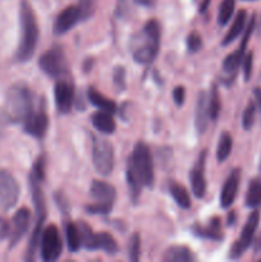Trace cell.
<instances>
[{
    "mask_svg": "<svg viewBox=\"0 0 261 262\" xmlns=\"http://www.w3.org/2000/svg\"><path fill=\"white\" fill-rule=\"evenodd\" d=\"M19 42H18L15 59L19 63L31 60L36 51L38 41V25L36 14L27 0H22L19 7Z\"/></svg>",
    "mask_w": 261,
    "mask_h": 262,
    "instance_id": "obj_1",
    "label": "cell"
},
{
    "mask_svg": "<svg viewBox=\"0 0 261 262\" xmlns=\"http://www.w3.org/2000/svg\"><path fill=\"white\" fill-rule=\"evenodd\" d=\"M35 104L32 90L25 83H15L5 94L4 113L10 122L22 123L36 109Z\"/></svg>",
    "mask_w": 261,
    "mask_h": 262,
    "instance_id": "obj_2",
    "label": "cell"
},
{
    "mask_svg": "<svg viewBox=\"0 0 261 262\" xmlns=\"http://www.w3.org/2000/svg\"><path fill=\"white\" fill-rule=\"evenodd\" d=\"M161 30L156 19H151L143 26L140 38L133 45L132 55L136 63L147 66L155 60L160 48Z\"/></svg>",
    "mask_w": 261,
    "mask_h": 262,
    "instance_id": "obj_3",
    "label": "cell"
},
{
    "mask_svg": "<svg viewBox=\"0 0 261 262\" xmlns=\"http://www.w3.org/2000/svg\"><path fill=\"white\" fill-rule=\"evenodd\" d=\"M127 168L136 174L143 187L154 186V163L150 147L142 141H138L132 151Z\"/></svg>",
    "mask_w": 261,
    "mask_h": 262,
    "instance_id": "obj_4",
    "label": "cell"
},
{
    "mask_svg": "<svg viewBox=\"0 0 261 262\" xmlns=\"http://www.w3.org/2000/svg\"><path fill=\"white\" fill-rule=\"evenodd\" d=\"M90 193H91L95 204L87 205L84 207L89 214L105 215L112 211L113 205L117 199V191L112 184L104 181H94L91 184Z\"/></svg>",
    "mask_w": 261,
    "mask_h": 262,
    "instance_id": "obj_5",
    "label": "cell"
},
{
    "mask_svg": "<svg viewBox=\"0 0 261 262\" xmlns=\"http://www.w3.org/2000/svg\"><path fill=\"white\" fill-rule=\"evenodd\" d=\"M38 67L51 78L60 79L69 73L68 61L60 46H54L46 50L38 59Z\"/></svg>",
    "mask_w": 261,
    "mask_h": 262,
    "instance_id": "obj_6",
    "label": "cell"
},
{
    "mask_svg": "<svg viewBox=\"0 0 261 262\" xmlns=\"http://www.w3.org/2000/svg\"><path fill=\"white\" fill-rule=\"evenodd\" d=\"M92 161L97 173L107 177L113 173L115 164L114 147L104 138L94 137L92 140Z\"/></svg>",
    "mask_w": 261,
    "mask_h": 262,
    "instance_id": "obj_7",
    "label": "cell"
},
{
    "mask_svg": "<svg viewBox=\"0 0 261 262\" xmlns=\"http://www.w3.org/2000/svg\"><path fill=\"white\" fill-rule=\"evenodd\" d=\"M41 257L46 262H54L59 260L63 251V242L56 225L50 224L42 230L40 241Z\"/></svg>",
    "mask_w": 261,
    "mask_h": 262,
    "instance_id": "obj_8",
    "label": "cell"
},
{
    "mask_svg": "<svg viewBox=\"0 0 261 262\" xmlns=\"http://www.w3.org/2000/svg\"><path fill=\"white\" fill-rule=\"evenodd\" d=\"M258 222H260V214H258V211L251 212L245 227H243L242 232H241L240 238L235 241V243L230 248V258H234V260L235 258H240L246 252V250L252 245L253 237H255V233L258 227Z\"/></svg>",
    "mask_w": 261,
    "mask_h": 262,
    "instance_id": "obj_9",
    "label": "cell"
},
{
    "mask_svg": "<svg viewBox=\"0 0 261 262\" xmlns=\"http://www.w3.org/2000/svg\"><path fill=\"white\" fill-rule=\"evenodd\" d=\"M20 189L17 179L8 170H0V207L4 211L13 209L19 199Z\"/></svg>",
    "mask_w": 261,
    "mask_h": 262,
    "instance_id": "obj_10",
    "label": "cell"
},
{
    "mask_svg": "<svg viewBox=\"0 0 261 262\" xmlns=\"http://www.w3.org/2000/svg\"><path fill=\"white\" fill-rule=\"evenodd\" d=\"M253 27H255V17L251 18L250 23H248L247 27L245 28V36H243L240 48H238L234 53L229 54V55L224 59V61H223V72L227 74L228 79H229V83L232 81H234V76L238 71V67L242 63L246 48H247V43L253 32Z\"/></svg>",
    "mask_w": 261,
    "mask_h": 262,
    "instance_id": "obj_11",
    "label": "cell"
},
{
    "mask_svg": "<svg viewBox=\"0 0 261 262\" xmlns=\"http://www.w3.org/2000/svg\"><path fill=\"white\" fill-rule=\"evenodd\" d=\"M54 100L59 114L71 113L74 104V87L67 79H58L54 86Z\"/></svg>",
    "mask_w": 261,
    "mask_h": 262,
    "instance_id": "obj_12",
    "label": "cell"
},
{
    "mask_svg": "<svg viewBox=\"0 0 261 262\" xmlns=\"http://www.w3.org/2000/svg\"><path fill=\"white\" fill-rule=\"evenodd\" d=\"M23 130L27 135L41 140L45 137L49 128V117L42 107L35 109L25 120L22 122Z\"/></svg>",
    "mask_w": 261,
    "mask_h": 262,
    "instance_id": "obj_13",
    "label": "cell"
},
{
    "mask_svg": "<svg viewBox=\"0 0 261 262\" xmlns=\"http://www.w3.org/2000/svg\"><path fill=\"white\" fill-rule=\"evenodd\" d=\"M31 225V212L30 210L22 207L14 214L10 225V235H9V248H14L20 242L26 233L28 232Z\"/></svg>",
    "mask_w": 261,
    "mask_h": 262,
    "instance_id": "obj_14",
    "label": "cell"
},
{
    "mask_svg": "<svg viewBox=\"0 0 261 262\" xmlns=\"http://www.w3.org/2000/svg\"><path fill=\"white\" fill-rule=\"evenodd\" d=\"M82 20V13L78 5H69L66 9L61 10L55 18L54 22V33L60 36L71 31L74 26Z\"/></svg>",
    "mask_w": 261,
    "mask_h": 262,
    "instance_id": "obj_15",
    "label": "cell"
},
{
    "mask_svg": "<svg viewBox=\"0 0 261 262\" xmlns=\"http://www.w3.org/2000/svg\"><path fill=\"white\" fill-rule=\"evenodd\" d=\"M205 161H206V151L201 152L199 161L189 173V183H191L192 193L197 199H204L206 194V178H205Z\"/></svg>",
    "mask_w": 261,
    "mask_h": 262,
    "instance_id": "obj_16",
    "label": "cell"
},
{
    "mask_svg": "<svg viewBox=\"0 0 261 262\" xmlns=\"http://www.w3.org/2000/svg\"><path fill=\"white\" fill-rule=\"evenodd\" d=\"M84 250L87 251H104L107 255H115L119 251L117 241L114 239L109 233H99V234H92L91 238L87 241L86 245L83 246Z\"/></svg>",
    "mask_w": 261,
    "mask_h": 262,
    "instance_id": "obj_17",
    "label": "cell"
},
{
    "mask_svg": "<svg viewBox=\"0 0 261 262\" xmlns=\"http://www.w3.org/2000/svg\"><path fill=\"white\" fill-rule=\"evenodd\" d=\"M240 181H241V170L240 169H234L227 181L224 182L222 187V192H220V206L223 209H228L233 205L237 197L238 188H240Z\"/></svg>",
    "mask_w": 261,
    "mask_h": 262,
    "instance_id": "obj_18",
    "label": "cell"
},
{
    "mask_svg": "<svg viewBox=\"0 0 261 262\" xmlns=\"http://www.w3.org/2000/svg\"><path fill=\"white\" fill-rule=\"evenodd\" d=\"M210 120V110H209V95L205 91L199 94L196 102V110H194V127L197 132L201 135L207 129V124Z\"/></svg>",
    "mask_w": 261,
    "mask_h": 262,
    "instance_id": "obj_19",
    "label": "cell"
},
{
    "mask_svg": "<svg viewBox=\"0 0 261 262\" xmlns=\"http://www.w3.org/2000/svg\"><path fill=\"white\" fill-rule=\"evenodd\" d=\"M192 233L199 238L210 241H222L224 238L222 232V222L219 217H212L207 225L194 224L192 227Z\"/></svg>",
    "mask_w": 261,
    "mask_h": 262,
    "instance_id": "obj_20",
    "label": "cell"
},
{
    "mask_svg": "<svg viewBox=\"0 0 261 262\" xmlns=\"http://www.w3.org/2000/svg\"><path fill=\"white\" fill-rule=\"evenodd\" d=\"M91 123L100 133H104V135H113L117 128L112 113L104 112V110H100V112L92 114Z\"/></svg>",
    "mask_w": 261,
    "mask_h": 262,
    "instance_id": "obj_21",
    "label": "cell"
},
{
    "mask_svg": "<svg viewBox=\"0 0 261 262\" xmlns=\"http://www.w3.org/2000/svg\"><path fill=\"white\" fill-rule=\"evenodd\" d=\"M45 219H46V212L36 215V224H35V228H33L32 234H31L30 243H28V248H27V257H26L27 260L32 261L33 258H35L36 250H37L38 245H40L41 234H42Z\"/></svg>",
    "mask_w": 261,
    "mask_h": 262,
    "instance_id": "obj_22",
    "label": "cell"
},
{
    "mask_svg": "<svg viewBox=\"0 0 261 262\" xmlns=\"http://www.w3.org/2000/svg\"><path fill=\"white\" fill-rule=\"evenodd\" d=\"M246 19H247V12H246L245 9L240 10V12L237 13V15H235L232 26H230V28L228 30V32L225 33L224 38H223V41H222L223 45L227 46V45H229V43H232L233 41H234L235 38H237L238 36L243 32V31H245Z\"/></svg>",
    "mask_w": 261,
    "mask_h": 262,
    "instance_id": "obj_23",
    "label": "cell"
},
{
    "mask_svg": "<svg viewBox=\"0 0 261 262\" xmlns=\"http://www.w3.org/2000/svg\"><path fill=\"white\" fill-rule=\"evenodd\" d=\"M196 260L193 252L186 246H171L165 251L163 261L165 262H192Z\"/></svg>",
    "mask_w": 261,
    "mask_h": 262,
    "instance_id": "obj_24",
    "label": "cell"
},
{
    "mask_svg": "<svg viewBox=\"0 0 261 262\" xmlns=\"http://www.w3.org/2000/svg\"><path fill=\"white\" fill-rule=\"evenodd\" d=\"M87 96H89L90 102H91L94 106H96L97 109L104 110V112L109 113H115L117 112V104L114 101H112L110 99L105 97L104 95L100 94L97 90H95L94 87H90L89 92H87Z\"/></svg>",
    "mask_w": 261,
    "mask_h": 262,
    "instance_id": "obj_25",
    "label": "cell"
},
{
    "mask_svg": "<svg viewBox=\"0 0 261 262\" xmlns=\"http://www.w3.org/2000/svg\"><path fill=\"white\" fill-rule=\"evenodd\" d=\"M64 230H66V239L69 252H78L79 248L82 247L81 233H79L78 225L72 222H67L64 225Z\"/></svg>",
    "mask_w": 261,
    "mask_h": 262,
    "instance_id": "obj_26",
    "label": "cell"
},
{
    "mask_svg": "<svg viewBox=\"0 0 261 262\" xmlns=\"http://www.w3.org/2000/svg\"><path fill=\"white\" fill-rule=\"evenodd\" d=\"M169 192H170L171 197H173V200L176 201V204L178 205L179 207L186 210L191 207V196H189L188 191L184 188V186L176 183V182H171V183L169 184Z\"/></svg>",
    "mask_w": 261,
    "mask_h": 262,
    "instance_id": "obj_27",
    "label": "cell"
},
{
    "mask_svg": "<svg viewBox=\"0 0 261 262\" xmlns=\"http://www.w3.org/2000/svg\"><path fill=\"white\" fill-rule=\"evenodd\" d=\"M233 147V138L232 136L228 132H223L220 135L219 143H217L216 148V159L219 163H223V161L227 160L229 158L230 152H232Z\"/></svg>",
    "mask_w": 261,
    "mask_h": 262,
    "instance_id": "obj_28",
    "label": "cell"
},
{
    "mask_svg": "<svg viewBox=\"0 0 261 262\" xmlns=\"http://www.w3.org/2000/svg\"><path fill=\"white\" fill-rule=\"evenodd\" d=\"M261 204V181L253 179L248 186L247 193H246V205L251 209H255Z\"/></svg>",
    "mask_w": 261,
    "mask_h": 262,
    "instance_id": "obj_29",
    "label": "cell"
},
{
    "mask_svg": "<svg viewBox=\"0 0 261 262\" xmlns=\"http://www.w3.org/2000/svg\"><path fill=\"white\" fill-rule=\"evenodd\" d=\"M235 0H223L219 8V14H217V23L219 26H225L232 18L234 13Z\"/></svg>",
    "mask_w": 261,
    "mask_h": 262,
    "instance_id": "obj_30",
    "label": "cell"
},
{
    "mask_svg": "<svg viewBox=\"0 0 261 262\" xmlns=\"http://www.w3.org/2000/svg\"><path fill=\"white\" fill-rule=\"evenodd\" d=\"M220 107H222V102H220L219 91H217L216 84H212L211 90H210L209 95V110H210V119L216 120L219 117Z\"/></svg>",
    "mask_w": 261,
    "mask_h": 262,
    "instance_id": "obj_31",
    "label": "cell"
},
{
    "mask_svg": "<svg viewBox=\"0 0 261 262\" xmlns=\"http://www.w3.org/2000/svg\"><path fill=\"white\" fill-rule=\"evenodd\" d=\"M127 183L128 187H129V194L132 201L137 202L138 197L141 196V192H142V183L140 182V179L136 177V174L130 170L129 168H127Z\"/></svg>",
    "mask_w": 261,
    "mask_h": 262,
    "instance_id": "obj_32",
    "label": "cell"
},
{
    "mask_svg": "<svg viewBox=\"0 0 261 262\" xmlns=\"http://www.w3.org/2000/svg\"><path fill=\"white\" fill-rule=\"evenodd\" d=\"M256 102L250 101L248 105L246 106L245 112L242 114V127L243 129L250 130L251 128L253 127V123H255V118H256Z\"/></svg>",
    "mask_w": 261,
    "mask_h": 262,
    "instance_id": "obj_33",
    "label": "cell"
},
{
    "mask_svg": "<svg viewBox=\"0 0 261 262\" xmlns=\"http://www.w3.org/2000/svg\"><path fill=\"white\" fill-rule=\"evenodd\" d=\"M141 256V238L138 234H133L129 238V243H128V257L130 261L137 262L140 260Z\"/></svg>",
    "mask_w": 261,
    "mask_h": 262,
    "instance_id": "obj_34",
    "label": "cell"
},
{
    "mask_svg": "<svg viewBox=\"0 0 261 262\" xmlns=\"http://www.w3.org/2000/svg\"><path fill=\"white\" fill-rule=\"evenodd\" d=\"M187 48L191 53H197L200 49L202 48V37L199 32L192 31L188 36H187Z\"/></svg>",
    "mask_w": 261,
    "mask_h": 262,
    "instance_id": "obj_35",
    "label": "cell"
},
{
    "mask_svg": "<svg viewBox=\"0 0 261 262\" xmlns=\"http://www.w3.org/2000/svg\"><path fill=\"white\" fill-rule=\"evenodd\" d=\"M113 82L119 91L125 89V69L124 67L117 66L113 72Z\"/></svg>",
    "mask_w": 261,
    "mask_h": 262,
    "instance_id": "obj_36",
    "label": "cell"
},
{
    "mask_svg": "<svg viewBox=\"0 0 261 262\" xmlns=\"http://www.w3.org/2000/svg\"><path fill=\"white\" fill-rule=\"evenodd\" d=\"M95 5H96V0H79L78 7L82 13V19H87L94 14Z\"/></svg>",
    "mask_w": 261,
    "mask_h": 262,
    "instance_id": "obj_37",
    "label": "cell"
},
{
    "mask_svg": "<svg viewBox=\"0 0 261 262\" xmlns=\"http://www.w3.org/2000/svg\"><path fill=\"white\" fill-rule=\"evenodd\" d=\"M242 67H243V77L245 81H250L251 74H252V67H253V54L252 51L245 54L242 59Z\"/></svg>",
    "mask_w": 261,
    "mask_h": 262,
    "instance_id": "obj_38",
    "label": "cell"
},
{
    "mask_svg": "<svg viewBox=\"0 0 261 262\" xmlns=\"http://www.w3.org/2000/svg\"><path fill=\"white\" fill-rule=\"evenodd\" d=\"M31 176L35 177L36 179H38V181L41 182L45 179V158H44V156L37 158V160H36L35 165H33L32 168V173H31Z\"/></svg>",
    "mask_w": 261,
    "mask_h": 262,
    "instance_id": "obj_39",
    "label": "cell"
},
{
    "mask_svg": "<svg viewBox=\"0 0 261 262\" xmlns=\"http://www.w3.org/2000/svg\"><path fill=\"white\" fill-rule=\"evenodd\" d=\"M171 96H173L177 106H182L184 104V100H186V89L183 86H177L171 92Z\"/></svg>",
    "mask_w": 261,
    "mask_h": 262,
    "instance_id": "obj_40",
    "label": "cell"
},
{
    "mask_svg": "<svg viewBox=\"0 0 261 262\" xmlns=\"http://www.w3.org/2000/svg\"><path fill=\"white\" fill-rule=\"evenodd\" d=\"M10 235V224L5 219L0 217V241L7 239Z\"/></svg>",
    "mask_w": 261,
    "mask_h": 262,
    "instance_id": "obj_41",
    "label": "cell"
},
{
    "mask_svg": "<svg viewBox=\"0 0 261 262\" xmlns=\"http://www.w3.org/2000/svg\"><path fill=\"white\" fill-rule=\"evenodd\" d=\"M127 8L128 0H117V5H115V14H117V17H124V14L127 13Z\"/></svg>",
    "mask_w": 261,
    "mask_h": 262,
    "instance_id": "obj_42",
    "label": "cell"
},
{
    "mask_svg": "<svg viewBox=\"0 0 261 262\" xmlns=\"http://www.w3.org/2000/svg\"><path fill=\"white\" fill-rule=\"evenodd\" d=\"M55 200H56V204H58L59 209L61 210L63 212L68 211V202H67V199L63 196L61 193H56L55 194Z\"/></svg>",
    "mask_w": 261,
    "mask_h": 262,
    "instance_id": "obj_43",
    "label": "cell"
},
{
    "mask_svg": "<svg viewBox=\"0 0 261 262\" xmlns=\"http://www.w3.org/2000/svg\"><path fill=\"white\" fill-rule=\"evenodd\" d=\"M137 5H141V7H146V8H151L156 4L158 0H133Z\"/></svg>",
    "mask_w": 261,
    "mask_h": 262,
    "instance_id": "obj_44",
    "label": "cell"
},
{
    "mask_svg": "<svg viewBox=\"0 0 261 262\" xmlns=\"http://www.w3.org/2000/svg\"><path fill=\"white\" fill-rule=\"evenodd\" d=\"M253 95H255L256 105H257L258 109L261 110V87H256V89L253 90Z\"/></svg>",
    "mask_w": 261,
    "mask_h": 262,
    "instance_id": "obj_45",
    "label": "cell"
},
{
    "mask_svg": "<svg viewBox=\"0 0 261 262\" xmlns=\"http://www.w3.org/2000/svg\"><path fill=\"white\" fill-rule=\"evenodd\" d=\"M7 115H5L4 112H0V133H2L3 128H4V124H5V120H7Z\"/></svg>",
    "mask_w": 261,
    "mask_h": 262,
    "instance_id": "obj_46",
    "label": "cell"
},
{
    "mask_svg": "<svg viewBox=\"0 0 261 262\" xmlns=\"http://www.w3.org/2000/svg\"><path fill=\"white\" fill-rule=\"evenodd\" d=\"M253 250H255V252H260V251H261V234L258 235V238L256 239L255 247H253Z\"/></svg>",
    "mask_w": 261,
    "mask_h": 262,
    "instance_id": "obj_47",
    "label": "cell"
},
{
    "mask_svg": "<svg viewBox=\"0 0 261 262\" xmlns=\"http://www.w3.org/2000/svg\"><path fill=\"white\" fill-rule=\"evenodd\" d=\"M210 0H204V3L201 4V7H200V12H205V10L207 9V5H209Z\"/></svg>",
    "mask_w": 261,
    "mask_h": 262,
    "instance_id": "obj_48",
    "label": "cell"
},
{
    "mask_svg": "<svg viewBox=\"0 0 261 262\" xmlns=\"http://www.w3.org/2000/svg\"><path fill=\"white\" fill-rule=\"evenodd\" d=\"M228 224L229 225L234 224V214H233V212H230L229 214V222H228Z\"/></svg>",
    "mask_w": 261,
    "mask_h": 262,
    "instance_id": "obj_49",
    "label": "cell"
},
{
    "mask_svg": "<svg viewBox=\"0 0 261 262\" xmlns=\"http://www.w3.org/2000/svg\"><path fill=\"white\" fill-rule=\"evenodd\" d=\"M258 169H260V173H261V159H260V165H258Z\"/></svg>",
    "mask_w": 261,
    "mask_h": 262,
    "instance_id": "obj_50",
    "label": "cell"
},
{
    "mask_svg": "<svg viewBox=\"0 0 261 262\" xmlns=\"http://www.w3.org/2000/svg\"><path fill=\"white\" fill-rule=\"evenodd\" d=\"M248 2H251V0H248Z\"/></svg>",
    "mask_w": 261,
    "mask_h": 262,
    "instance_id": "obj_51",
    "label": "cell"
},
{
    "mask_svg": "<svg viewBox=\"0 0 261 262\" xmlns=\"http://www.w3.org/2000/svg\"><path fill=\"white\" fill-rule=\"evenodd\" d=\"M260 261H261V258H260Z\"/></svg>",
    "mask_w": 261,
    "mask_h": 262,
    "instance_id": "obj_52",
    "label": "cell"
}]
</instances>
